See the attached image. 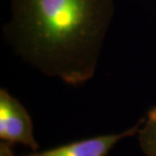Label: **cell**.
I'll list each match as a JSON object with an SVG mask.
<instances>
[{
  "instance_id": "5b68a950",
  "label": "cell",
  "mask_w": 156,
  "mask_h": 156,
  "mask_svg": "<svg viewBox=\"0 0 156 156\" xmlns=\"http://www.w3.org/2000/svg\"><path fill=\"white\" fill-rule=\"evenodd\" d=\"M12 146H13V144L9 142H0V156H15Z\"/></svg>"
},
{
  "instance_id": "3957f363",
  "label": "cell",
  "mask_w": 156,
  "mask_h": 156,
  "mask_svg": "<svg viewBox=\"0 0 156 156\" xmlns=\"http://www.w3.org/2000/svg\"><path fill=\"white\" fill-rule=\"evenodd\" d=\"M144 118L135 126L121 133L108 134L76 141L67 145L44 151H33L26 156H108L112 148L121 140L133 137L138 134Z\"/></svg>"
},
{
  "instance_id": "6da1fadb",
  "label": "cell",
  "mask_w": 156,
  "mask_h": 156,
  "mask_svg": "<svg viewBox=\"0 0 156 156\" xmlns=\"http://www.w3.org/2000/svg\"><path fill=\"white\" fill-rule=\"evenodd\" d=\"M3 35L24 62L71 85L94 75L114 0H10Z\"/></svg>"
},
{
  "instance_id": "277c9868",
  "label": "cell",
  "mask_w": 156,
  "mask_h": 156,
  "mask_svg": "<svg viewBox=\"0 0 156 156\" xmlns=\"http://www.w3.org/2000/svg\"><path fill=\"white\" fill-rule=\"evenodd\" d=\"M137 135L144 155L156 156V107L147 113Z\"/></svg>"
},
{
  "instance_id": "7a4b0ae2",
  "label": "cell",
  "mask_w": 156,
  "mask_h": 156,
  "mask_svg": "<svg viewBox=\"0 0 156 156\" xmlns=\"http://www.w3.org/2000/svg\"><path fill=\"white\" fill-rule=\"evenodd\" d=\"M0 140L26 145L33 151L39 148L30 114L5 88L0 89Z\"/></svg>"
}]
</instances>
